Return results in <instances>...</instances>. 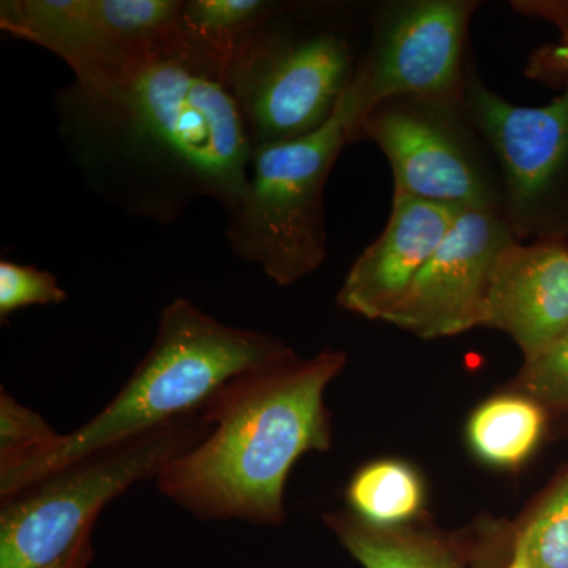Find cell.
<instances>
[{"mask_svg":"<svg viewBox=\"0 0 568 568\" xmlns=\"http://www.w3.org/2000/svg\"><path fill=\"white\" fill-rule=\"evenodd\" d=\"M286 9L267 0H183V29L226 74L237 52Z\"/></svg>","mask_w":568,"mask_h":568,"instance_id":"cell-16","label":"cell"},{"mask_svg":"<svg viewBox=\"0 0 568 568\" xmlns=\"http://www.w3.org/2000/svg\"><path fill=\"white\" fill-rule=\"evenodd\" d=\"M510 336L536 357L568 331V248L559 244L508 246L497 261L484 324Z\"/></svg>","mask_w":568,"mask_h":568,"instance_id":"cell-13","label":"cell"},{"mask_svg":"<svg viewBox=\"0 0 568 568\" xmlns=\"http://www.w3.org/2000/svg\"><path fill=\"white\" fill-rule=\"evenodd\" d=\"M182 7L183 0H3L0 29L74 71L190 44Z\"/></svg>","mask_w":568,"mask_h":568,"instance_id":"cell-9","label":"cell"},{"mask_svg":"<svg viewBox=\"0 0 568 568\" xmlns=\"http://www.w3.org/2000/svg\"><path fill=\"white\" fill-rule=\"evenodd\" d=\"M211 433L203 414L181 417L63 467L2 499L0 568H40L69 552L108 504Z\"/></svg>","mask_w":568,"mask_h":568,"instance_id":"cell-4","label":"cell"},{"mask_svg":"<svg viewBox=\"0 0 568 568\" xmlns=\"http://www.w3.org/2000/svg\"><path fill=\"white\" fill-rule=\"evenodd\" d=\"M515 386L517 394L528 396L541 407L568 413V331L525 362Z\"/></svg>","mask_w":568,"mask_h":568,"instance_id":"cell-20","label":"cell"},{"mask_svg":"<svg viewBox=\"0 0 568 568\" xmlns=\"http://www.w3.org/2000/svg\"><path fill=\"white\" fill-rule=\"evenodd\" d=\"M287 11L246 43L226 71L254 149L323 129L354 80L349 41L334 31L287 32Z\"/></svg>","mask_w":568,"mask_h":568,"instance_id":"cell-6","label":"cell"},{"mask_svg":"<svg viewBox=\"0 0 568 568\" xmlns=\"http://www.w3.org/2000/svg\"><path fill=\"white\" fill-rule=\"evenodd\" d=\"M347 142L351 133L338 104L334 118L310 136L254 149L248 186L227 226L241 260L282 286L324 263L325 183Z\"/></svg>","mask_w":568,"mask_h":568,"instance_id":"cell-5","label":"cell"},{"mask_svg":"<svg viewBox=\"0 0 568 568\" xmlns=\"http://www.w3.org/2000/svg\"><path fill=\"white\" fill-rule=\"evenodd\" d=\"M507 568H526V567L523 566V564L517 562V560H511L510 566H508Z\"/></svg>","mask_w":568,"mask_h":568,"instance_id":"cell-24","label":"cell"},{"mask_svg":"<svg viewBox=\"0 0 568 568\" xmlns=\"http://www.w3.org/2000/svg\"><path fill=\"white\" fill-rule=\"evenodd\" d=\"M551 61L556 67H559V69L568 71V33L564 43H560V47L552 51Z\"/></svg>","mask_w":568,"mask_h":568,"instance_id":"cell-23","label":"cell"},{"mask_svg":"<svg viewBox=\"0 0 568 568\" xmlns=\"http://www.w3.org/2000/svg\"><path fill=\"white\" fill-rule=\"evenodd\" d=\"M61 433L0 388V473L44 454Z\"/></svg>","mask_w":568,"mask_h":568,"instance_id":"cell-19","label":"cell"},{"mask_svg":"<svg viewBox=\"0 0 568 568\" xmlns=\"http://www.w3.org/2000/svg\"><path fill=\"white\" fill-rule=\"evenodd\" d=\"M463 108L499 162L504 215L523 237L568 160V89L545 106H517L470 71Z\"/></svg>","mask_w":568,"mask_h":568,"instance_id":"cell-11","label":"cell"},{"mask_svg":"<svg viewBox=\"0 0 568 568\" xmlns=\"http://www.w3.org/2000/svg\"><path fill=\"white\" fill-rule=\"evenodd\" d=\"M545 428V407L521 394L499 395L467 422V443L481 462L515 467L530 457Z\"/></svg>","mask_w":568,"mask_h":568,"instance_id":"cell-15","label":"cell"},{"mask_svg":"<svg viewBox=\"0 0 568 568\" xmlns=\"http://www.w3.org/2000/svg\"><path fill=\"white\" fill-rule=\"evenodd\" d=\"M462 106L392 100L365 119L358 140L369 138L379 145L394 171L399 196L504 212L503 196L459 119Z\"/></svg>","mask_w":568,"mask_h":568,"instance_id":"cell-8","label":"cell"},{"mask_svg":"<svg viewBox=\"0 0 568 568\" xmlns=\"http://www.w3.org/2000/svg\"><path fill=\"white\" fill-rule=\"evenodd\" d=\"M343 547L365 568H463L450 544L403 528H375L353 511L324 515Z\"/></svg>","mask_w":568,"mask_h":568,"instance_id":"cell-14","label":"cell"},{"mask_svg":"<svg viewBox=\"0 0 568 568\" xmlns=\"http://www.w3.org/2000/svg\"><path fill=\"white\" fill-rule=\"evenodd\" d=\"M519 239L499 209H462L386 323L420 338L480 327L500 254Z\"/></svg>","mask_w":568,"mask_h":568,"instance_id":"cell-10","label":"cell"},{"mask_svg":"<svg viewBox=\"0 0 568 568\" xmlns=\"http://www.w3.org/2000/svg\"><path fill=\"white\" fill-rule=\"evenodd\" d=\"M477 3L413 0L377 14L372 44L339 103L351 141L381 104L399 99L459 104L465 97V44Z\"/></svg>","mask_w":568,"mask_h":568,"instance_id":"cell-7","label":"cell"},{"mask_svg":"<svg viewBox=\"0 0 568 568\" xmlns=\"http://www.w3.org/2000/svg\"><path fill=\"white\" fill-rule=\"evenodd\" d=\"M346 362L324 349L227 383L201 410L211 433L155 478L159 491L200 519L282 526L291 469L332 446L324 395Z\"/></svg>","mask_w":568,"mask_h":568,"instance_id":"cell-2","label":"cell"},{"mask_svg":"<svg viewBox=\"0 0 568 568\" xmlns=\"http://www.w3.org/2000/svg\"><path fill=\"white\" fill-rule=\"evenodd\" d=\"M459 211L395 194L383 234L347 272L336 294L338 305L366 320H386L443 244Z\"/></svg>","mask_w":568,"mask_h":568,"instance_id":"cell-12","label":"cell"},{"mask_svg":"<svg viewBox=\"0 0 568 568\" xmlns=\"http://www.w3.org/2000/svg\"><path fill=\"white\" fill-rule=\"evenodd\" d=\"M92 532L93 529H89L88 532L82 534L80 540L74 544V547L69 552L55 559L54 562L48 564V566L40 568H89L91 567L93 558H95V551L92 547Z\"/></svg>","mask_w":568,"mask_h":568,"instance_id":"cell-22","label":"cell"},{"mask_svg":"<svg viewBox=\"0 0 568 568\" xmlns=\"http://www.w3.org/2000/svg\"><path fill=\"white\" fill-rule=\"evenodd\" d=\"M514 560L526 568H568V470L519 529Z\"/></svg>","mask_w":568,"mask_h":568,"instance_id":"cell-18","label":"cell"},{"mask_svg":"<svg viewBox=\"0 0 568 568\" xmlns=\"http://www.w3.org/2000/svg\"><path fill=\"white\" fill-rule=\"evenodd\" d=\"M293 357L282 339L231 327L186 298H175L160 313L152 346L118 395L44 454L2 470L0 499L103 448L201 413L231 381Z\"/></svg>","mask_w":568,"mask_h":568,"instance_id":"cell-3","label":"cell"},{"mask_svg":"<svg viewBox=\"0 0 568 568\" xmlns=\"http://www.w3.org/2000/svg\"><path fill=\"white\" fill-rule=\"evenodd\" d=\"M71 132L121 155L183 197H211L227 213L248 186L254 145L219 63L193 44L123 55L73 71Z\"/></svg>","mask_w":568,"mask_h":568,"instance_id":"cell-1","label":"cell"},{"mask_svg":"<svg viewBox=\"0 0 568 568\" xmlns=\"http://www.w3.org/2000/svg\"><path fill=\"white\" fill-rule=\"evenodd\" d=\"M351 511L375 528H403L420 514L424 481L413 466L398 459H377L357 470L347 485Z\"/></svg>","mask_w":568,"mask_h":568,"instance_id":"cell-17","label":"cell"},{"mask_svg":"<svg viewBox=\"0 0 568 568\" xmlns=\"http://www.w3.org/2000/svg\"><path fill=\"white\" fill-rule=\"evenodd\" d=\"M67 301L59 280L47 271L0 261V321L6 323L18 310L36 305H58Z\"/></svg>","mask_w":568,"mask_h":568,"instance_id":"cell-21","label":"cell"}]
</instances>
